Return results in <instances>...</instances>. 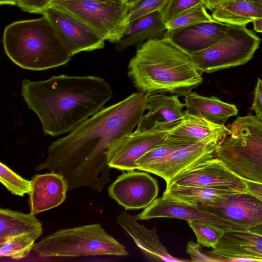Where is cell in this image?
I'll return each mask as SVG.
<instances>
[{"mask_svg":"<svg viewBox=\"0 0 262 262\" xmlns=\"http://www.w3.org/2000/svg\"><path fill=\"white\" fill-rule=\"evenodd\" d=\"M21 95L38 117L45 135L70 133L101 110L112 97L109 84L96 76H52L44 80L23 79Z\"/></svg>","mask_w":262,"mask_h":262,"instance_id":"2","label":"cell"},{"mask_svg":"<svg viewBox=\"0 0 262 262\" xmlns=\"http://www.w3.org/2000/svg\"><path fill=\"white\" fill-rule=\"evenodd\" d=\"M186 252L191 257V261H214V259L207 252H205L203 251L199 244L192 241L187 243Z\"/></svg>","mask_w":262,"mask_h":262,"instance_id":"35","label":"cell"},{"mask_svg":"<svg viewBox=\"0 0 262 262\" xmlns=\"http://www.w3.org/2000/svg\"><path fill=\"white\" fill-rule=\"evenodd\" d=\"M231 133L225 124L184 111L182 121L169 132L168 137L195 142L218 144Z\"/></svg>","mask_w":262,"mask_h":262,"instance_id":"21","label":"cell"},{"mask_svg":"<svg viewBox=\"0 0 262 262\" xmlns=\"http://www.w3.org/2000/svg\"><path fill=\"white\" fill-rule=\"evenodd\" d=\"M185 104L174 95L155 94L147 96L145 110L136 132H170L182 121Z\"/></svg>","mask_w":262,"mask_h":262,"instance_id":"17","label":"cell"},{"mask_svg":"<svg viewBox=\"0 0 262 262\" xmlns=\"http://www.w3.org/2000/svg\"><path fill=\"white\" fill-rule=\"evenodd\" d=\"M185 106L190 114L203 116L212 121L223 123L231 116H237L236 105L222 101L214 97L200 95L191 92L185 96Z\"/></svg>","mask_w":262,"mask_h":262,"instance_id":"23","label":"cell"},{"mask_svg":"<svg viewBox=\"0 0 262 262\" xmlns=\"http://www.w3.org/2000/svg\"><path fill=\"white\" fill-rule=\"evenodd\" d=\"M172 185L246 191L245 180L232 172L216 157L186 170L172 179L166 187Z\"/></svg>","mask_w":262,"mask_h":262,"instance_id":"13","label":"cell"},{"mask_svg":"<svg viewBox=\"0 0 262 262\" xmlns=\"http://www.w3.org/2000/svg\"><path fill=\"white\" fill-rule=\"evenodd\" d=\"M56 0H18L17 6L22 11L41 14Z\"/></svg>","mask_w":262,"mask_h":262,"instance_id":"34","label":"cell"},{"mask_svg":"<svg viewBox=\"0 0 262 262\" xmlns=\"http://www.w3.org/2000/svg\"><path fill=\"white\" fill-rule=\"evenodd\" d=\"M0 182L8 191L16 195L23 196L31 190V181L23 178L2 162Z\"/></svg>","mask_w":262,"mask_h":262,"instance_id":"31","label":"cell"},{"mask_svg":"<svg viewBox=\"0 0 262 262\" xmlns=\"http://www.w3.org/2000/svg\"><path fill=\"white\" fill-rule=\"evenodd\" d=\"M217 144L195 142L178 149L139 170L157 175L163 178L167 185L172 179L186 170L216 157Z\"/></svg>","mask_w":262,"mask_h":262,"instance_id":"14","label":"cell"},{"mask_svg":"<svg viewBox=\"0 0 262 262\" xmlns=\"http://www.w3.org/2000/svg\"><path fill=\"white\" fill-rule=\"evenodd\" d=\"M33 250L41 257L128 254L99 224L58 230L34 244Z\"/></svg>","mask_w":262,"mask_h":262,"instance_id":"6","label":"cell"},{"mask_svg":"<svg viewBox=\"0 0 262 262\" xmlns=\"http://www.w3.org/2000/svg\"><path fill=\"white\" fill-rule=\"evenodd\" d=\"M147 96L134 93L99 112L68 135L52 142L47 157L34 168L59 173L68 190L87 187L100 193L111 180L107 147L112 141L129 135L140 121Z\"/></svg>","mask_w":262,"mask_h":262,"instance_id":"1","label":"cell"},{"mask_svg":"<svg viewBox=\"0 0 262 262\" xmlns=\"http://www.w3.org/2000/svg\"><path fill=\"white\" fill-rule=\"evenodd\" d=\"M169 0H141L129 6L126 21L130 23L156 11H161Z\"/></svg>","mask_w":262,"mask_h":262,"instance_id":"32","label":"cell"},{"mask_svg":"<svg viewBox=\"0 0 262 262\" xmlns=\"http://www.w3.org/2000/svg\"><path fill=\"white\" fill-rule=\"evenodd\" d=\"M227 0H202L203 4L211 11Z\"/></svg>","mask_w":262,"mask_h":262,"instance_id":"38","label":"cell"},{"mask_svg":"<svg viewBox=\"0 0 262 262\" xmlns=\"http://www.w3.org/2000/svg\"><path fill=\"white\" fill-rule=\"evenodd\" d=\"M31 181L28 199L30 213L35 215L59 206L66 200L68 184L60 173L51 171L36 174Z\"/></svg>","mask_w":262,"mask_h":262,"instance_id":"19","label":"cell"},{"mask_svg":"<svg viewBox=\"0 0 262 262\" xmlns=\"http://www.w3.org/2000/svg\"><path fill=\"white\" fill-rule=\"evenodd\" d=\"M167 30L161 11H154L130 23L121 39L115 43V49L121 52L149 39L163 38Z\"/></svg>","mask_w":262,"mask_h":262,"instance_id":"22","label":"cell"},{"mask_svg":"<svg viewBox=\"0 0 262 262\" xmlns=\"http://www.w3.org/2000/svg\"><path fill=\"white\" fill-rule=\"evenodd\" d=\"M248 1L256 5L257 6L262 8V0H248Z\"/></svg>","mask_w":262,"mask_h":262,"instance_id":"41","label":"cell"},{"mask_svg":"<svg viewBox=\"0 0 262 262\" xmlns=\"http://www.w3.org/2000/svg\"><path fill=\"white\" fill-rule=\"evenodd\" d=\"M134 216L137 220L168 217L182 219L187 222L199 221L218 226L225 231L244 230L237 225L202 208L199 205L162 197L156 198L141 213Z\"/></svg>","mask_w":262,"mask_h":262,"instance_id":"15","label":"cell"},{"mask_svg":"<svg viewBox=\"0 0 262 262\" xmlns=\"http://www.w3.org/2000/svg\"><path fill=\"white\" fill-rule=\"evenodd\" d=\"M193 142L179 139L166 137L161 143L147 152L135 162L137 169L156 162L176 150L186 146Z\"/></svg>","mask_w":262,"mask_h":262,"instance_id":"28","label":"cell"},{"mask_svg":"<svg viewBox=\"0 0 262 262\" xmlns=\"http://www.w3.org/2000/svg\"><path fill=\"white\" fill-rule=\"evenodd\" d=\"M39 236L34 234H24L15 236L0 244V256L14 259L28 256L33 250L35 241Z\"/></svg>","mask_w":262,"mask_h":262,"instance_id":"27","label":"cell"},{"mask_svg":"<svg viewBox=\"0 0 262 262\" xmlns=\"http://www.w3.org/2000/svg\"><path fill=\"white\" fill-rule=\"evenodd\" d=\"M211 11L214 20L230 25L246 26L262 17V8L248 0H227Z\"/></svg>","mask_w":262,"mask_h":262,"instance_id":"25","label":"cell"},{"mask_svg":"<svg viewBox=\"0 0 262 262\" xmlns=\"http://www.w3.org/2000/svg\"><path fill=\"white\" fill-rule=\"evenodd\" d=\"M246 191L256 196L262 201V184L245 180Z\"/></svg>","mask_w":262,"mask_h":262,"instance_id":"37","label":"cell"},{"mask_svg":"<svg viewBox=\"0 0 262 262\" xmlns=\"http://www.w3.org/2000/svg\"><path fill=\"white\" fill-rule=\"evenodd\" d=\"M42 233V224L35 215L0 209V244L22 234H34L40 237Z\"/></svg>","mask_w":262,"mask_h":262,"instance_id":"24","label":"cell"},{"mask_svg":"<svg viewBox=\"0 0 262 262\" xmlns=\"http://www.w3.org/2000/svg\"><path fill=\"white\" fill-rule=\"evenodd\" d=\"M17 2L18 0H0L1 5L17 6Z\"/></svg>","mask_w":262,"mask_h":262,"instance_id":"40","label":"cell"},{"mask_svg":"<svg viewBox=\"0 0 262 262\" xmlns=\"http://www.w3.org/2000/svg\"><path fill=\"white\" fill-rule=\"evenodd\" d=\"M229 128L216 145V157L244 180L262 184V121L250 114L238 117Z\"/></svg>","mask_w":262,"mask_h":262,"instance_id":"5","label":"cell"},{"mask_svg":"<svg viewBox=\"0 0 262 262\" xmlns=\"http://www.w3.org/2000/svg\"><path fill=\"white\" fill-rule=\"evenodd\" d=\"M252 109L255 117L262 121V80L258 78L254 89Z\"/></svg>","mask_w":262,"mask_h":262,"instance_id":"36","label":"cell"},{"mask_svg":"<svg viewBox=\"0 0 262 262\" xmlns=\"http://www.w3.org/2000/svg\"><path fill=\"white\" fill-rule=\"evenodd\" d=\"M168 132H137L124 136L107 145V164L112 168L129 171L137 169L135 162L152 148L161 143Z\"/></svg>","mask_w":262,"mask_h":262,"instance_id":"12","label":"cell"},{"mask_svg":"<svg viewBox=\"0 0 262 262\" xmlns=\"http://www.w3.org/2000/svg\"><path fill=\"white\" fill-rule=\"evenodd\" d=\"M229 25L215 20L167 29L165 37L190 54L214 45L225 35Z\"/></svg>","mask_w":262,"mask_h":262,"instance_id":"18","label":"cell"},{"mask_svg":"<svg viewBox=\"0 0 262 262\" xmlns=\"http://www.w3.org/2000/svg\"><path fill=\"white\" fill-rule=\"evenodd\" d=\"M157 181L144 171H127L109 186L108 194L126 210L144 209L158 195Z\"/></svg>","mask_w":262,"mask_h":262,"instance_id":"11","label":"cell"},{"mask_svg":"<svg viewBox=\"0 0 262 262\" xmlns=\"http://www.w3.org/2000/svg\"><path fill=\"white\" fill-rule=\"evenodd\" d=\"M214 20L207 8L202 4H198L180 13L166 24L167 29H173L192 24Z\"/></svg>","mask_w":262,"mask_h":262,"instance_id":"30","label":"cell"},{"mask_svg":"<svg viewBox=\"0 0 262 262\" xmlns=\"http://www.w3.org/2000/svg\"><path fill=\"white\" fill-rule=\"evenodd\" d=\"M194 232L197 243L200 245L214 248L225 231L218 226L199 221L187 222Z\"/></svg>","mask_w":262,"mask_h":262,"instance_id":"29","label":"cell"},{"mask_svg":"<svg viewBox=\"0 0 262 262\" xmlns=\"http://www.w3.org/2000/svg\"><path fill=\"white\" fill-rule=\"evenodd\" d=\"M140 1L141 0H127L129 6H133Z\"/></svg>","mask_w":262,"mask_h":262,"instance_id":"42","label":"cell"},{"mask_svg":"<svg viewBox=\"0 0 262 262\" xmlns=\"http://www.w3.org/2000/svg\"><path fill=\"white\" fill-rule=\"evenodd\" d=\"M46 16L59 37L73 56L104 47L105 40L85 23L54 6L41 14Z\"/></svg>","mask_w":262,"mask_h":262,"instance_id":"10","label":"cell"},{"mask_svg":"<svg viewBox=\"0 0 262 262\" xmlns=\"http://www.w3.org/2000/svg\"><path fill=\"white\" fill-rule=\"evenodd\" d=\"M2 42L9 58L24 69L42 71L57 68L67 64L73 57L44 15L7 25Z\"/></svg>","mask_w":262,"mask_h":262,"instance_id":"4","label":"cell"},{"mask_svg":"<svg viewBox=\"0 0 262 262\" xmlns=\"http://www.w3.org/2000/svg\"><path fill=\"white\" fill-rule=\"evenodd\" d=\"M201 3L202 0H169L160 11L162 19L166 25L181 12Z\"/></svg>","mask_w":262,"mask_h":262,"instance_id":"33","label":"cell"},{"mask_svg":"<svg viewBox=\"0 0 262 262\" xmlns=\"http://www.w3.org/2000/svg\"><path fill=\"white\" fill-rule=\"evenodd\" d=\"M71 1V0H56L55 1ZM88 1H112V2H128L127 0H88Z\"/></svg>","mask_w":262,"mask_h":262,"instance_id":"43","label":"cell"},{"mask_svg":"<svg viewBox=\"0 0 262 262\" xmlns=\"http://www.w3.org/2000/svg\"><path fill=\"white\" fill-rule=\"evenodd\" d=\"M207 252L214 261H262V235L247 230L225 231Z\"/></svg>","mask_w":262,"mask_h":262,"instance_id":"16","label":"cell"},{"mask_svg":"<svg viewBox=\"0 0 262 262\" xmlns=\"http://www.w3.org/2000/svg\"><path fill=\"white\" fill-rule=\"evenodd\" d=\"M260 42V39L246 26L229 25L222 39L191 56L201 73H212L246 63L252 58Z\"/></svg>","mask_w":262,"mask_h":262,"instance_id":"7","label":"cell"},{"mask_svg":"<svg viewBox=\"0 0 262 262\" xmlns=\"http://www.w3.org/2000/svg\"><path fill=\"white\" fill-rule=\"evenodd\" d=\"M199 205L243 230L262 235V201L249 192H241Z\"/></svg>","mask_w":262,"mask_h":262,"instance_id":"9","label":"cell"},{"mask_svg":"<svg viewBox=\"0 0 262 262\" xmlns=\"http://www.w3.org/2000/svg\"><path fill=\"white\" fill-rule=\"evenodd\" d=\"M241 192L228 188L182 186L172 185L167 186L162 198L199 205L213 202Z\"/></svg>","mask_w":262,"mask_h":262,"instance_id":"26","label":"cell"},{"mask_svg":"<svg viewBox=\"0 0 262 262\" xmlns=\"http://www.w3.org/2000/svg\"><path fill=\"white\" fill-rule=\"evenodd\" d=\"M116 222L146 256L167 262L188 261L171 255L160 241L156 228H146L127 212L122 211L116 217Z\"/></svg>","mask_w":262,"mask_h":262,"instance_id":"20","label":"cell"},{"mask_svg":"<svg viewBox=\"0 0 262 262\" xmlns=\"http://www.w3.org/2000/svg\"><path fill=\"white\" fill-rule=\"evenodd\" d=\"M133 85L146 96L169 94L186 96L203 82L191 55L164 37L137 46L127 66Z\"/></svg>","mask_w":262,"mask_h":262,"instance_id":"3","label":"cell"},{"mask_svg":"<svg viewBox=\"0 0 262 262\" xmlns=\"http://www.w3.org/2000/svg\"><path fill=\"white\" fill-rule=\"evenodd\" d=\"M253 23L254 30L256 32L262 33V17L256 19Z\"/></svg>","mask_w":262,"mask_h":262,"instance_id":"39","label":"cell"},{"mask_svg":"<svg viewBox=\"0 0 262 262\" xmlns=\"http://www.w3.org/2000/svg\"><path fill=\"white\" fill-rule=\"evenodd\" d=\"M54 6L79 18L105 40L118 42L127 26L128 2L71 0L56 1Z\"/></svg>","mask_w":262,"mask_h":262,"instance_id":"8","label":"cell"}]
</instances>
